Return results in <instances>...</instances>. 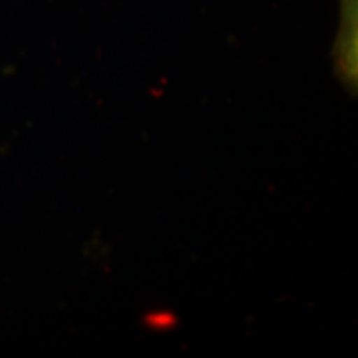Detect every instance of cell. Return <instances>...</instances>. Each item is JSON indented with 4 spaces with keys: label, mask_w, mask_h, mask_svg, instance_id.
I'll list each match as a JSON object with an SVG mask.
<instances>
[{
    "label": "cell",
    "mask_w": 358,
    "mask_h": 358,
    "mask_svg": "<svg viewBox=\"0 0 358 358\" xmlns=\"http://www.w3.org/2000/svg\"><path fill=\"white\" fill-rule=\"evenodd\" d=\"M178 319L173 315L171 312H153L148 313L145 317V325L148 329L156 330V332H164V330H171L176 327Z\"/></svg>",
    "instance_id": "6da1fadb"
}]
</instances>
